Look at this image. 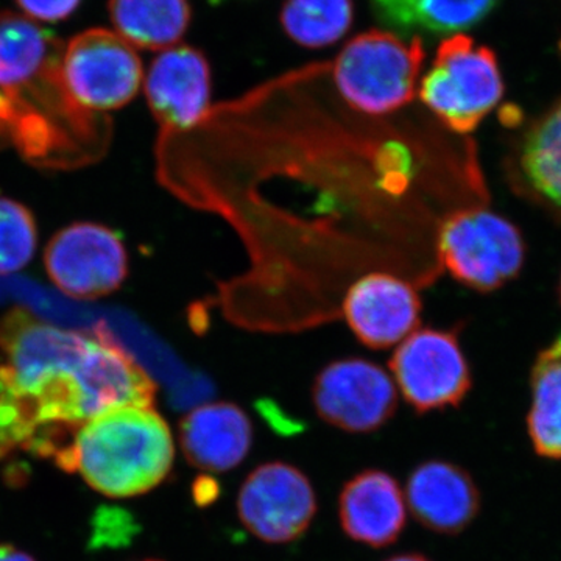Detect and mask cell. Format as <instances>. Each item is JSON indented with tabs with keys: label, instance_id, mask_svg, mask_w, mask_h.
Wrapping results in <instances>:
<instances>
[{
	"label": "cell",
	"instance_id": "1",
	"mask_svg": "<svg viewBox=\"0 0 561 561\" xmlns=\"http://www.w3.org/2000/svg\"><path fill=\"white\" fill-rule=\"evenodd\" d=\"M154 398L149 373L105 328L60 330L24 309L0 320V459L51 457L80 424Z\"/></svg>",
	"mask_w": 561,
	"mask_h": 561
},
{
	"label": "cell",
	"instance_id": "2",
	"mask_svg": "<svg viewBox=\"0 0 561 561\" xmlns=\"http://www.w3.org/2000/svg\"><path fill=\"white\" fill-rule=\"evenodd\" d=\"M62 50L49 28L0 11V147L13 144L44 169L99 161L111 140L110 117L81 108L69 94Z\"/></svg>",
	"mask_w": 561,
	"mask_h": 561
},
{
	"label": "cell",
	"instance_id": "3",
	"mask_svg": "<svg viewBox=\"0 0 561 561\" xmlns=\"http://www.w3.org/2000/svg\"><path fill=\"white\" fill-rule=\"evenodd\" d=\"M51 459L103 496L125 500L165 482L175 443L168 421L153 408H121L80 424Z\"/></svg>",
	"mask_w": 561,
	"mask_h": 561
},
{
	"label": "cell",
	"instance_id": "4",
	"mask_svg": "<svg viewBox=\"0 0 561 561\" xmlns=\"http://www.w3.org/2000/svg\"><path fill=\"white\" fill-rule=\"evenodd\" d=\"M423 61L421 36L402 39L394 32L375 28L346 43L335 60L334 80L350 106L382 116L412 101Z\"/></svg>",
	"mask_w": 561,
	"mask_h": 561
},
{
	"label": "cell",
	"instance_id": "5",
	"mask_svg": "<svg viewBox=\"0 0 561 561\" xmlns=\"http://www.w3.org/2000/svg\"><path fill=\"white\" fill-rule=\"evenodd\" d=\"M421 102L449 130L471 133L504 94L493 50L467 35L442 41L419 90Z\"/></svg>",
	"mask_w": 561,
	"mask_h": 561
},
{
	"label": "cell",
	"instance_id": "6",
	"mask_svg": "<svg viewBox=\"0 0 561 561\" xmlns=\"http://www.w3.org/2000/svg\"><path fill=\"white\" fill-rule=\"evenodd\" d=\"M438 260L453 278L479 291L500 289L522 272L526 245L511 220L490 209L457 210L443 221Z\"/></svg>",
	"mask_w": 561,
	"mask_h": 561
},
{
	"label": "cell",
	"instance_id": "7",
	"mask_svg": "<svg viewBox=\"0 0 561 561\" xmlns=\"http://www.w3.org/2000/svg\"><path fill=\"white\" fill-rule=\"evenodd\" d=\"M61 69L73 101L95 114L130 103L144 81L135 46L108 28H90L73 36L62 50Z\"/></svg>",
	"mask_w": 561,
	"mask_h": 561
},
{
	"label": "cell",
	"instance_id": "8",
	"mask_svg": "<svg viewBox=\"0 0 561 561\" xmlns=\"http://www.w3.org/2000/svg\"><path fill=\"white\" fill-rule=\"evenodd\" d=\"M393 381L416 413L459 408L471 390V371L451 331L424 328L398 345L390 359Z\"/></svg>",
	"mask_w": 561,
	"mask_h": 561
},
{
	"label": "cell",
	"instance_id": "9",
	"mask_svg": "<svg viewBox=\"0 0 561 561\" xmlns=\"http://www.w3.org/2000/svg\"><path fill=\"white\" fill-rule=\"evenodd\" d=\"M317 511L312 482L286 461H267L254 468L238 494L239 522L268 545L297 541L311 527Z\"/></svg>",
	"mask_w": 561,
	"mask_h": 561
},
{
	"label": "cell",
	"instance_id": "10",
	"mask_svg": "<svg viewBox=\"0 0 561 561\" xmlns=\"http://www.w3.org/2000/svg\"><path fill=\"white\" fill-rule=\"evenodd\" d=\"M312 402L324 423L350 434H370L397 412V383L375 362L348 357L317 375Z\"/></svg>",
	"mask_w": 561,
	"mask_h": 561
},
{
	"label": "cell",
	"instance_id": "11",
	"mask_svg": "<svg viewBox=\"0 0 561 561\" xmlns=\"http://www.w3.org/2000/svg\"><path fill=\"white\" fill-rule=\"evenodd\" d=\"M58 289L79 300H94L119 289L128 257L121 236L95 224L70 225L55 236L44 254Z\"/></svg>",
	"mask_w": 561,
	"mask_h": 561
},
{
	"label": "cell",
	"instance_id": "12",
	"mask_svg": "<svg viewBox=\"0 0 561 561\" xmlns=\"http://www.w3.org/2000/svg\"><path fill=\"white\" fill-rule=\"evenodd\" d=\"M342 313L362 345L387 350L416 331L419 291L409 280L375 272L354 280L342 301Z\"/></svg>",
	"mask_w": 561,
	"mask_h": 561
},
{
	"label": "cell",
	"instance_id": "13",
	"mask_svg": "<svg viewBox=\"0 0 561 561\" xmlns=\"http://www.w3.org/2000/svg\"><path fill=\"white\" fill-rule=\"evenodd\" d=\"M147 103L165 135L194 128L209 108L208 58L192 46H173L151 62L144 80Z\"/></svg>",
	"mask_w": 561,
	"mask_h": 561
},
{
	"label": "cell",
	"instance_id": "14",
	"mask_svg": "<svg viewBox=\"0 0 561 561\" xmlns=\"http://www.w3.org/2000/svg\"><path fill=\"white\" fill-rule=\"evenodd\" d=\"M404 494L416 523L446 537L467 530L482 508L481 490L470 472L448 460L416 465Z\"/></svg>",
	"mask_w": 561,
	"mask_h": 561
},
{
	"label": "cell",
	"instance_id": "15",
	"mask_svg": "<svg viewBox=\"0 0 561 561\" xmlns=\"http://www.w3.org/2000/svg\"><path fill=\"white\" fill-rule=\"evenodd\" d=\"M339 522L351 540L373 549L393 545L408 524V502L397 479L382 470H365L343 485Z\"/></svg>",
	"mask_w": 561,
	"mask_h": 561
},
{
	"label": "cell",
	"instance_id": "16",
	"mask_svg": "<svg viewBox=\"0 0 561 561\" xmlns=\"http://www.w3.org/2000/svg\"><path fill=\"white\" fill-rule=\"evenodd\" d=\"M250 416L234 402H206L180 423V446L191 467L208 474L238 468L253 448Z\"/></svg>",
	"mask_w": 561,
	"mask_h": 561
},
{
	"label": "cell",
	"instance_id": "17",
	"mask_svg": "<svg viewBox=\"0 0 561 561\" xmlns=\"http://www.w3.org/2000/svg\"><path fill=\"white\" fill-rule=\"evenodd\" d=\"M513 173L529 197L561 214V102L526 131Z\"/></svg>",
	"mask_w": 561,
	"mask_h": 561
},
{
	"label": "cell",
	"instance_id": "18",
	"mask_svg": "<svg viewBox=\"0 0 561 561\" xmlns=\"http://www.w3.org/2000/svg\"><path fill=\"white\" fill-rule=\"evenodd\" d=\"M500 0H370L373 13L404 35H445L485 20Z\"/></svg>",
	"mask_w": 561,
	"mask_h": 561
},
{
	"label": "cell",
	"instance_id": "19",
	"mask_svg": "<svg viewBox=\"0 0 561 561\" xmlns=\"http://www.w3.org/2000/svg\"><path fill=\"white\" fill-rule=\"evenodd\" d=\"M116 33L139 49L165 50L176 46L190 28V0H108Z\"/></svg>",
	"mask_w": 561,
	"mask_h": 561
},
{
	"label": "cell",
	"instance_id": "20",
	"mask_svg": "<svg viewBox=\"0 0 561 561\" xmlns=\"http://www.w3.org/2000/svg\"><path fill=\"white\" fill-rule=\"evenodd\" d=\"M527 434L541 459L561 461V335L542 350L530 373Z\"/></svg>",
	"mask_w": 561,
	"mask_h": 561
},
{
	"label": "cell",
	"instance_id": "21",
	"mask_svg": "<svg viewBox=\"0 0 561 561\" xmlns=\"http://www.w3.org/2000/svg\"><path fill=\"white\" fill-rule=\"evenodd\" d=\"M283 31L306 49L331 46L348 33L353 0H286L279 14Z\"/></svg>",
	"mask_w": 561,
	"mask_h": 561
},
{
	"label": "cell",
	"instance_id": "22",
	"mask_svg": "<svg viewBox=\"0 0 561 561\" xmlns=\"http://www.w3.org/2000/svg\"><path fill=\"white\" fill-rule=\"evenodd\" d=\"M36 228L32 214L20 203L0 197V275L28 264L35 253Z\"/></svg>",
	"mask_w": 561,
	"mask_h": 561
},
{
	"label": "cell",
	"instance_id": "23",
	"mask_svg": "<svg viewBox=\"0 0 561 561\" xmlns=\"http://www.w3.org/2000/svg\"><path fill=\"white\" fill-rule=\"evenodd\" d=\"M94 522V542L98 546L128 545L138 534L135 519L122 508L105 507Z\"/></svg>",
	"mask_w": 561,
	"mask_h": 561
},
{
	"label": "cell",
	"instance_id": "24",
	"mask_svg": "<svg viewBox=\"0 0 561 561\" xmlns=\"http://www.w3.org/2000/svg\"><path fill=\"white\" fill-rule=\"evenodd\" d=\"M24 16L33 21L58 22L76 13L81 0H16Z\"/></svg>",
	"mask_w": 561,
	"mask_h": 561
},
{
	"label": "cell",
	"instance_id": "25",
	"mask_svg": "<svg viewBox=\"0 0 561 561\" xmlns=\"http://www.w3.org/2000/svg\"><path fill=\"white\" fill-rule=\"evenodd\" d=\"M194 500L198 505L210 504L219 493V485L213 478H198L194 483Z\"/></svg>",
	"mask_w": 561,
	"mask_h": 561
},
{
	"label": "cell",
	"instance_id": "26",
	"mask_svg": "<svg viewBox=\"0 0 561 561\" xmlns=\"http://www.w3.org/2000/svg\"><path fill=\"white\" fill-rule=\"evenodd\" d=\"M0 561H36L31 553L21 551L14 546L0 542Z\"/></svg>",
	"mask_w": 561,
	"mask_h": 561
},
{
	"label": "cell",
	"instance_id": "27",
	"mask_svg": "<svg viewBox=\"0 0 561 561\" xmlns=\"http://www.w3.org/2000/svg\"><path fill=\"white\" fill-rule=\"evenodd\" d=\"M386 561H432L427 559L426 556H421V553L411 552V553H397V556L390 557Z\"/></svg>",
	"mask_w": 561,
	"mask_h": 561
},
{
	"label": "cell",
	"instance_id": "28",
	"mask_svg": "<svg viewBox=\"0 0 561 561\" xmlns=\"http://www.w3.org/2000/svg\"><path fill=\"white\" fill-rule=\"evenodd\" d=\"M144 561H161V560H144Z\"/></svg>",
	"mask_w": 561,
	"mask_h": 561
},
{
	"label": "cell",
	"instance_id": "29",
	"mask_svg": "<svg viewBox=\"0 0 561 561\" xmlns=\"http://www.w3.org/2000/svg\"><path fill=\"white\" fill-rule=\"evenodd\" d=\"M560 295H561V284H560Z\"/></svg>",
	"mask_w": 561,
	"mask_h": 561
}]
</instances>
